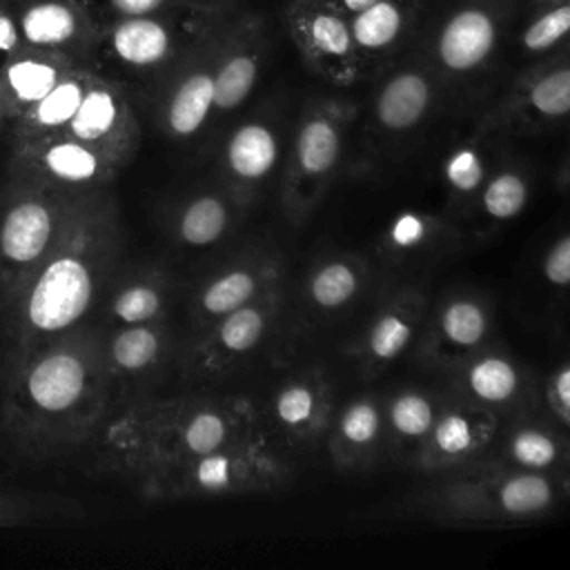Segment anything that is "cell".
<instances>
[{
    "label": "cell",
    "instance_id": "obj_31",
    "mask_svg": "<svg viewBox=\"0 0 570 570\" xmlns=\"http://www.w3.org/2000/svg\"><path fill=\"white\" fill-rule=\"evenodd\" d=\"M214 67L216 56L189 69L169 94L165 105V129L169 136L187 140L196 136L214 114Z\"/></svg>",
    "mask_w": 570,
    "mask_h": 570
},
{
    "label": "cell",
    "instance_id": "obj_3",
    "mask_svg": "<svg viewBox=\"0 0 570 570\" xmlns=\"http://www.w3.org/2000/svg\"><path fill=\"white\" fill-rule=\"evenodd\" d=\"M263 430L261 412L240 394L147 396L114 407L82 450L98 474H125L214 452Z\"/></svg>",
    "mask_w": 570,
    "mask_h": 570
},
{
    "label": "cell",
    "instance_id": "obj_48",
    "mask_svg": "<svg viewBox=\"0 0 570 570\" xmlns=\"http://www.w3.org/2000/svg\"><path fill=\"white\" fill-rule=\"evenodd\" d=\"M2 120H4V107H2V102H0V129H2Z\"/></svg>",
    "mask_w": 570,
    "mask_h": 570
},
{
    "label": "cell",
    "instance_id": "obj_15",
    "mask_svg": "<svg viewBox=\"0 0 570 570\" xmlns=\"http://www.w3.org/2000/svg\"><path fill=\"white\" fill-rule=\"evenodd\" d=\"M499 414L459 394L439 403L434 423L412 465L425 474L454 470L479 461L492 445Z\"/></svg>",
    "mask_w": 570,
    "mask_h": 570
},
{
    "label": "cell",
    "instance_id": "obj_6",
    "mask_svg": "<svg viewBox=\"0 0 570 570\" xmlns=\"http://www.w3.org/2000/svg\"><path fill=\"white\" fill-rule=\"evenodd\" d=\"M358 109L345 98H316L301 111L281 171V207L292 227L316 212L343 163L350 127Z\"/></svg>",
    "mask_w": 570,
    "mask_h": 570
},
{
    "label": "cell",
    "instance_id": "obj_9",
    "mask_svg": "<svg viewBox=\"0 0 570 570\" xmlns=\"http://www.w3.org/2000/svg\"><path fill=\"white\" fill-rule=\"evenodd\" d=\"M178 338L167 318L154 323L116 325L102 332V363L109 383V412L138 399L156 396L169 370H176Z\"/></svg>",
    "mask_w": 570,
    "mask_h": 570
},
{
    "label": "cell",
    "instance_id": "obj_19",
    "mask_svg": "<svg viewBox=\"0 0 570 570\" xmlns=\"http://www.w3.org/2000/svg\"><path fill=\"white\" fill-rule=\"evenodd\" d=\"M508 468L554 476L570 488V436L552 421L514 416L499 425L490 450L481 456Z\"/></svg>",
    "mask_w": 570,
    "mask_h": 570
},
{
    "label": "cell",
    "instance_id": "obj_35",
    "mask_svg": "<svg viewBox=\"0 0 570 570\" xmlns=\"http://www.w3.org/2000/svg\"><path fill=\"white\" fill-rule=\"evenodd\" d=\"M445 229L443 223L428 214L416 209L399 212L385 227L381 245L383 252L390 258L396 261H414L423 254L434 252V247L443 240Z\"/></svg>",
    "mask_w": 570,
    "mask_h": 570
},
{
    "label": "cell",
    "instance_id": "obj_23",
    "mask_svg": "<svg viewBox=\"0 0 570 570\" xmlns=\"http://www.w3.org/2000/svg\"><path fill=\"white\" fill-rule=\"evenodd\" d=\"M454 383L459 396L494 414L517 410L530 394L528 374L521 365L505 352L488 345L454 365Z\"/></svg>",
    "mask_w": 570,
    "mask_h": 570
},
{
    "label": "cell",
    "instance_id": "obj_33",
    "mask_svg": "<svg viewBox=\"0 0 570 570\" xmlns=\"http://www.w3.org/2000/svg\"><path fill=\"white\" fill-rule=\"evenodd\" d=\"M87 85L89 82L82 76H76V73L62 76L47 96H42L36 105H31L24 114L18 116L16 142L47 136L62 129L76 114L87 91Z\"/></svg>",
    "mask_w": 570,
    "mask_h": 570
},
{
    "label": "cell",
    "instance_id": "obj_1",
    "mask_svg": "<svg viewBox=\"0 0 570 570\" xmlns=\"http://www.w3.org/2000/svg\"><path fill=\"white\" fill-rule=\"evenodd\" d=\"M102 330L89 323L20 356L0 372V443L29 465L82 454L109 414Z\"/></svg>",
    "mask_w": 570,
    "mask_h": 570
},
{
    "label": "cell",
    "instance_id": "obj_40",
    "mask_svg": "<svg viewBox=\"0 0 570 570\" xmlns=\"http://www.w3.org/2000/svg\"><path fill=\"white\" fill-rule=\"evenodd\" d=\"M73 512H76V503L62 501V497H47V494H33L24 490L0 488V528L36 523L42 517H56V514L69 517Z\"/></svg>",
    "mask_w": 570,
    "mask_h": 570
},
{
    "label": "cell",
    "instance_id": "obj_34",
    "mask_svg": "<svg viewBox=\"0 0 570 570\" xmlns=\"http://www.w3.org/2000/svg\"><path fill=\"white\" fill-rule=\"evenodd\" d=\"M111 49L125 65L154 67L169 56L171 38L163 22L145 16H129L116 24Z\"/></svg>",
    "mask_w": 570,
    "mask_h": 570
},
{
    "label": "cell",
    "instance_id": "obj_29",
    "mask_svg": "<svg viewBox=\"0 0 570 570\" xmlns=\"http://www.w3.org/2000/svg\"><path fill=\"white\" fill-rule=\"evenodd\" d=\"M439 403L441 401L434 394L421 387H401L387 403H383L387 450L396 459L407 463L414 461L434 423Z\"/></svg>",
    "mask_w": 570,
    "mask_h": 570
},
{
    "label": "cell",
    "instance_id": "obj_24",
    "mask_svg": "<svg viewBox=\"0 0 570 570\" xmlns=\"http://www.w3.org/2000/svg\"><path fill=\"white\" fill-rule=\"evenodd\" d=\"M436 78L430 65H405L390 73L374 94L376 127L394 136L416 129L434 107Z\"/></svg>",
    "mask_w": 570,
    "mask_h": 570
},
{
    "label": "cell",
    "instance_id": "obj_43",
    "mask_svg": "<svg viewBox=\"0 0 570 570\" xmlns=\"http://www.w3.org/2000/svg\"><path fill=\"white\" fill-rule=\"evenodd\" d=\"M20 36L22 33H20V27L16 24V20L9 13L0 11V67H4L11 60V56L16 53L18 45H20Z\"/></svg>",
    "mask_w": 570,
    "mask_h": 570
},
{
    "label": "cell",
    "instance_id": "obj_26",
    "mask_svg": "<svg viewBox=\"0 0 570 570\" xmlns=\"http://www.w3.org/2000/svg\"><path fill=\"white\" fill-rule=\"evenodd\" d=\"M265 45L267 40L263 24L252 22L245 24L216 56L214 111H234L249 98L263 67Z\"/></svg>",
    "mask_w": 570,
    "mask_h": 570
},
{
    "label": "cell",
    "instance_id": "obj_41",
    "mask_svg": "<svg viewBox=\"0 0 570 570\" xmlns=\"http://www.w3.org/2000/svg\"><path fill=\"white\" fill-rule=\"evenodd\" d=\"M541 276L554 289H570V232L554 238L543 254Z\"/></svg>",
    "mask_w": 570,
    "mask_h": 570
},
{
    "label": "cell",
    "instance_id": "obj_11",
    "mask_svg": "<svg viewBox=\"0 0 570 570\" xmlns=\"http://www.w3.org/2000/svg\"><path fill=\"white\" fill-rule=\"evenodd\" d=\"M510 0H461L439 22L430 40V67L439 78L468 80L492 60Z\"/></svg>",
    "mask_w": 570,
    "mask_h": 570
},
{
    "label": "cell",
    "instance_id": "obj_20",
    "mask_svg": "<svg viewBox=\"0 0 570 570\" xmlns=\"http://www.w3.org/2000/svg\"><path fill=\"white\" fill-rule=\"evenodd\" d=\"M283 163V134L276 120L256 116L240 122L225 140L220 165L225 189L247 205Z\"/></svg>",
    "mask_w": 570,
    "mask_h": 570
},
{
    "label": "cell",
    "instance_id": "obj_30",
    "mask_svg": "<svg viewBox=\"0 0 570 570\" xmlns=\"http://www.w3.org/2000/svg\"><path fill=\"white\" fill-rule=\"evenodd\" d=\"M367 276L370 267L356 254L323 256L307 272L305 298L318 312H338L363 292Z\"/></svg>",
    "mask_w": 570,
    "mask_h": 570
},
{
    "label": "cell",
    "instance_id": "obj_36",
    "mask_svg": "<svg viewBox=\"0 0 570 570\" xmlns=\"http://www.w3.org/2000/svg\"><path fill=\"white\" fill-rule=\"evenodd\" d=\"M519 47L534 60L570 56V0L532 9L519 33Z\"/></svg>",
    "mask_w": 570,
    "mask_h": 570
},
{
    "label": "cell",
    "instance_id": "obj_12",
    "mask_svg": "<svg viewBox=\"0 0 570 570\" xmlns=\"http://www.w3.org/2000/svg\"><path fill=\"white\" fill-rule=\"evenodd\" d=\"M285 27L309 71L334 87L354 85L365 60L354 42L345 13L325 0H292L285 7Z\"/></svg>",
    "mask_w": 570,
    "mask_h": 570
},
{
    "label": "cell",
    "instance_id": "obj_25",
    "mask_svg": "<svg viewBox=\"0 0 570 570\" xmlns=\"http://www.w3.org/2000/svg\"><path fill=\"white\" fill-rule=\"evenodd\" d=\"M174 289V278L163 265H140L127 274L120 267L100 305L111 327L165 321Z\"/></svg>",
    "mask_w": 570,
    "mask_h": 570
},
{
    "label": "cell",
    "instance_id": "obj_21",
    "mask_svg": "<svg viewBox=\"0 0 570 570\" xmlns=\"http://www.w3.org/2000/svg\"><path fill=\"white\" fill-rule=\"evenodd\" d=\"M327 452L338 470H365L387 448L385 407L372 394L354 396L334 410L327 428Z\"/></svg>",
    "mask_w": 570,
    "mask_h": 570
},
{
    "label": "cell",
    "instance_id": "obj_38",
    "mask_svg": "<svg viewBox=\"0 0 570 570\" xmlns=\"http://www.w3.org/2000/svg\"><path fill=\"white\" fill-rule=\"evenodd\" d=\"M488 174V158L476 138L463 140L443 160V183L456 203H476Z\"/></svg>",
    "mask_w": 570,
    "mask_h": 570
},
{
    "label": "cell",
    "instance_id": "obj_18",
    "mask_svg": "<svg viewBox=\"0 0 570 570\" xmlns=\"http://www.w3.org/2000/svg\"><path fill=\"white\" fill-rule=\"evenodd\" d=\"M334 410V385L327 374L321 367H305L269 394L267 421L285 441L309 445L327 434Z\"/></svg>",
    "mask_w": 570,
    "mask_h": 570
},
{
    "label": "cell",
    "instance_id": "obj_45",
    "mask_svg": "<svg viewBox=\"0 0 570 570\" xmlns=\"http://www.w3.org/2000/svg\"><path fill=\"white\" fill-rule=\"evenodd\" d=\"M325 2H330L334 9H338L341 13L352 18V16L361 13V11H365L367 7H372L376 0H325Z\"/></svg>",
    "mask_w": 570,
    "mask_h": 570
},
{
    "label": "cell",
    "instance_id": "obj_13",
    "mask_svg": "<svg viewBox=\"0 0 570 570\" xmlns=\"http://www.w3.org/2000/svg\"><path fill=\"white\" fill-rule=\"evenodd\" d=\"M570 120V56L537 58L508 96L483 118L481 131H541Z\"/></svg>",
    "mask_w": 570,
    "mask_h": 570
},
{
    "label": "cell",
    "instance_id": "obj_37",
    "mask_svg": "<svg viewBox=\"0 0 570 570\" xmlns=\"http://www.w3.org/2000/svg\"><path fill=\"white\" fill-rule=\"evenodd\" d=\"M530 200V178L517 165H501L492 169L476 196L483 216L494 223L517 218Z\"/></svg>",
    "mask_w": 570,
    "mask_h": 570
},
{
    "label": "cell",
    "instance_id": "obj_27",
    "mask_svg": "<svg viewBox=\"0 0 570 570\" xmlns=\"http://www.w3.org/2000/svg\"><path fill=\"white\" fill-rule=\"evenodd\" d=\"M428 0H376L350 18L354 42L365 65L390 56L414 29Z\"/></svg>",
    "mask_w": 570,
    "mask_h": 570
},
{
    "label": "cell",
    "instance_id": "obj_42",
    "mask_svg": "<svg viewBox=\"0 0 570 570\" xmlns=\"http://www.w3.org/2000/svg\"><path fill=\"white\" fill-rule=\"evenodd\" d=\"M546 403L559 425L570 428V358L563 361L546 383Z\"/></svg>",
    "mask_w": 570,
    "mask_h": 570
},
{
    "label": "cell",
    "instance_id": "obj_14",
    "mask_svg": "<svg viewBox=\"0 0 570 570\" xmlns=\"http://www.w3.org/2000/svg\"><path fill=\"white\" fill-rule=\"evenodd\" d=\"M283 283V263L274 249H247L207 274L191 292L187 316L191 332L254 301Z\"/></svg>",
    "mask_w": 570,
    "mask_h": 570
},
{
    "label": "cell",
    "instance_id": "obj_28",
    "mask_svg": "<svg viewBox=\"0 0 570 570\" xmlns=\"http://www.w3.org/2000/svg\"><path fill=\"white\" fill-rule=\"evenodd\" d=\"M245 205L227 189L198 191L183 200L171 216V234L185 247H212L234 227Z\"/></svg>",
    "mask_w": 570,
    "mask_h": 570
},
{
    "label": "cell",
    "instance_id": "obj_39",
    "mask_svg": "<svg viewBox=\"0 0 570 570\" xmlns=\"http://www.w3.org/2000/svg\"><path fill=\"white\" fill-rule=\"evenodd\" d=\"M78 31V18L62 2L31 4L20 18V33L33 47H60Z\"/></svg>",
    "mask_w": 570,
    "mask_h": 570
},
{
    "label": "cell",
    "instance_id": "obj_17",
    "mask_svg": "<svg viewBox=\"0 0 570 570\" xmlns=\"http://www.w3.org/2000/svg\"><path fill=\"white\" fill-rule=\"evenodd\" d=\"M428 298L421 289L403 287L394 292L379 309L370 316L367 325L350 345V356L367 376H376L381 370L392 365L403 352L419 338Z\"/></svg>",
    "mask_w": 570,
    "mask_h": 570
},
{
    "label": "cell",
    "instance_id": "obj_32",
    "mask_svg": "<svg viewBox=\"0 0 570 570\" xmlns=\"http://www.w3.org/2000/svg\"><path fill=\"white\" fill-rule=\"evenodd\" d=\"M62 76L60 67L45 58H11L2 67L0 78V102L4 114H24L47 96Z\"/></svg>",
    "mask_w": 570,
    "mask_h": 570
},
{
    "label": "cell",
    "instance_id": "obj_44",
    "mask_svg": "<svg viewBox=\"0 0 570 570\" xmlns=\"http://www.w3.org/2000/svg\"><path fill=\"white\" fill-rule=\"evenodd\" d=\"M116 11L125 16H147L156 11L165 0H109Z\"/></svg>",
    "mask_w": 570,
    "mask_h": 570
},
{
    "label": "cell",
    "instance_id": "obj_46",
    "mask_svg": "<svg viewBox=\"0 0 570 570\" xmlns=\"http://www.w3.org/2000/svg\"><path fill=\"white\" fill-rule=\"evenodd\" d=\"M559 183H561V185H570V151H568L566 163H563V167H561V171H559Z\"/></svg>",
    "mask_w": 570,
    "mask_h": 570
},
{
    "label": "cell",
    "instance_id": "obj_16",
    "mask_svg": "<svg viewBox=\"0 0 570 570\" xmlns=\"http://www.w3.org/2000/svg\"><path fill=\"white\" fill-rule=\"evenodd\" d=\"M490 303L476 292H450L434 309L428 307L423 330L419 334V356L425 363L454 367L490 336Z\"/></svg>",
    "mask_w": 570,
    "mask_h": 570
},
{
    "label": "cell",
    "instance_id": "obj_2",
    "mask_svg": "<svg viewBox=\"0 0 570 570\" xmlns=\"http://www.w3.org/2000/svg\"><path fill=\"white\" fill-rule=\"evenodd\" d=\"M125 232L107 187L94 189L20 289L2 305L7 356L36 350L87 323L122 267Z\"/></svg>",
    "mask_w": 570,
    "mask_h": 570
},
{
    "label": "cell",
    "instance_id": "obj_47",
    "mask_svg": "<svg viewBox=\"0 0 570 570\" xmlns=\"http://www.w3.org/2000/svg\"><path fill=\"white\" fill-rule=\"evenodd\" d=\"M559 2H568V0H530V11L539 9V7H548V4H559Z\"/></svg>",
    "mask_w": 570,
    "mask_h": 570
},
{
    "label": "cell",
    "instance_id": "obj_8",
    "mask_svg": "<svg viewBox=\"0 0 570 570\" xmlns=\"http://www.w3.org/2000/svg\"><path fill=\"white\" fill-rule=\"evenodd\" d=\"M283 309V283L191 332L178 343L176 374L187 385H209L229 379L272 334Z\"/></svg>",
    "mask_w": 570,
    "mask_h": 570
},
{
    "label": "cell",
    "instance_id": "obj_22",
    "mask_svg": "<svg viewBox=\"0 0 570 570\" xmlns=\"http://www.w3.org/2000/svg\"><path fill=\"white\" fill-rule=\"evenodd\" d=\"M58 131L94 145L122 163H129L138 147V129L125 100L100 82L87 85L76 114Z\"/></svg>",
    "mask_w": 570,
    "mask_h": 570
},
{
    "label": "cell",
    "instance_id": "obj_7",
    "mask_svg": "<svg viewBox=\"0 0 570 570\" xmlns=\"http://www.w3.org/2000/svg\"><path fill=\"white\" fill-rule=\"evenodd\" d=\"M7 180L0 200V301L20 289L27 276L51 252L69 218L91 194Z\"/></svg>",
    "mask_w": 570,
    "mask_h": 570
},
{
    "label": "cell",
    "instance_id": "obj_5",
    "mask_svg": "<svg viewBox=\"0 0 570 570\" xmlns=\"http://www.w3.org/2000/svg\"><path fill=\"white\" fill-rule=\"evenodd\" d=\"M292 476V461L258 430L200 456L134 470L120 481L147 501H183L276 492Z\"/></svg>",
    "mask_w": 570,
    "mask_h": 570
},
{
    "label": "cell",
    "instance_id": "obj_10",
    "mask_svg": "<svg viewBox=\"0 0 570 570\" xmlns=\"http://www.w3.org/2000/svg\"><path fill=\"white\" fill-rule=\"evenodd\" d=\"M125 165L94 145L53 131L13 145L9 180L87 191L107 187Z\"/></svg>",
    "mask_w": 570,
    "mask_h": 570
},
{
    "label": "cell",
    "instance_id": "obj_4",
    "mask_svg": "<svg viewBox=\"0 0 570 570\" xmlns=\"http://www.w3.org/2000/svg\"><path fill=\"white\" fill-rule=\"evenodd\" d=\"M570 488L548 474L488 459L436 472L407 497L405 510L439 525H514L548 517Z\"/></svg>",
    "mask_w": 570,
    "mask_h": 570
}]
</instances>
